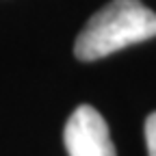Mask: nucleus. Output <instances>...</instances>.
Here are the masks:
<instances>
[{"mask_svg": "<svg viewBox=\"0 0 156 156\" xmlns=\"http://www.w3.org/2000/svg\"><path fill=\"white\" fill-rule=\"evenodd\" d=\"M63 143L69 156H117L104 117L89 104H80L69 115Z\"/></svg>", "mask_w": 156, "mask_h": 156, "instance_id": "obj_2", "label": "nucleus"}, {"mask_svg": "<svg viewBox=\"0 0 156 156\" xmlns=\"http://www.w3.org/2000/svg\"><path fill=\"white\" fill-rule=\"evenodd\" d=\"M145 145L147 156H156V111L145 119Z\"/></svg>", "mask_w": 156, "mask_h": 156, "instance_id": "obj_3", "label": "nucleus"}, {"mask_svg": "<svg viewBox=\"0 0 156 156\" xmlns=\"http://www.w3.org/2000/svg\"><path fill=\"white\" fill-rule=\"evenodd\" d=\"M152 37H156V13L152 9L141 0H111L78 33L74 54L80 61H98Z\"/></svg>", "mask_w": 156, "mask_h": 156, "instance_id": "obj_1", "label": "nucleus"}]
</instances>
